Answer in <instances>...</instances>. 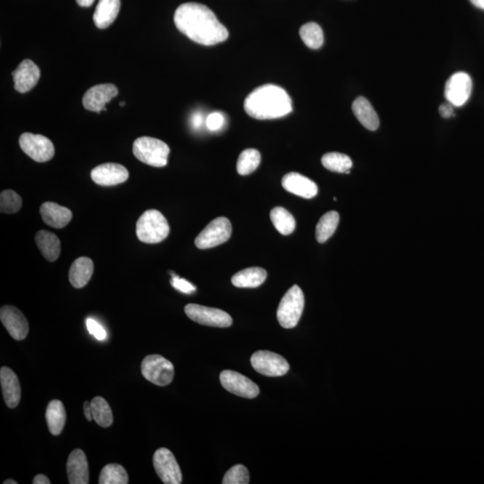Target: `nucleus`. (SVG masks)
Masks as SVG:
<instances>
[{"mask_svg": "<svg viewBox=\"0 0 484 484\" xmlns=\"http://www.w3.org/2000/svg\"><path fill=\"white\" fill-rule=\"evenodd\" d=\"M175 23L179 32L198 45L212 46L228 39L229 32L210 8L185 3L176 9Z\"/></svg>", "mask_w": 484, "mask_h": 484, "instance_id": "1", "label": "nucleus"}, {"mask_svg": "<svg viewBox=\"0 0 484 484\" xmlns=\"http://www.w3.org/2000/svg\"><path fill=\"white\" fill-rule=\"evenodd\" d=\"M244 110L256 120H274L293 111L291 99L280 86L266 85L254 90L244 102Z\"/></svg>", "mask_w": 484, "mask_h": 484, "instance_id": "2", "label": "nucleus"}, {"mask_svg": "<svg viewBox=\"0 0 484 484\" xmlns=\"http://www.w3.org/2000/svg\"><path fill=\"white\" fill-rule=\"evenodd\" d=\"M136 236L144 243H159L170 234L168 221L163 213L157 210H147L136 223Z\"/></svg>", "mask_w": 484, "mask_h": 484, "instance_id": "3", "label": "nucleus"}, {"mask_svg": "<svg viewBox=\"0 0 484 484\" xmlns=\"http://www.w3.org/2000/svg\"><path fill=\"white\" fill-rule=\"evenodd\" d=\"M170 147L159 139L143 136L133 145V153L142 163L154 167H164L168 163Z\"/></svg>", "mask_w": 484, "mask_h": 484, "instance_id": "4", "label": "nucleus"}, {"mask_svg": "<svg viewBox=\"0 0 484 484\" xmlns=\"http://www.w3.org/2000/svg\"><path fill=\"white\" fill-rule=\"evenodd\" d=\"M304 305L305 299L302 290L298 285H293L282 297L276 312L282 327L287 330L296 328L302 315Z\"/></svg>", "mask_w": 484, "mask_h": 484, "instance_id": "5", "label": "nucleus"}, {"mask_svg": "<svg viewBox=\"0 0 484 484\" xmlns=\"http://www.w3.org/2000/svg\"><path fill=\"white\" fill-rule=\"evenodd\" d=\"M141 371L145 380L160 387L172 383L175 378V366L169 360L158 355L145 357L142 362Z\"/></svg>", "mask_w": 484, "mask_h": 484, "instance_id": "6", "label": "nucleus"}, {"mask_svg": "<svg viewBox=\"0 0 484 484\" xmlns=\"http://www.w3.org/2000/svg\"><path fill=\"white\" fill-rule=\"evenodd\" d=\"M232 223L225 217H218L207 226L195 238V244L200 250L211 249L225 243L231 237Z\"/></svg>", "mask_w": 484, "mask_h": 484, "instance_id": "7", "label": "nucleus"}, {"mask_svg": "<svg viewBox=\"0 0 484 484\" xmlns=\"http://www.w3.org/2000/svg\"><path fill=\"white\" fill-rule=\"evenodd\" d=\"M254 370L268 377L284 376L290 370L284 357L269 350H257L250 359Z\"/></svg>", "mask_w": 484, "mask_h": 484, "instance_id": "8", "label": "nucleus"}, {"mask_svg": "<svg viewBox=\"0 0 484 484\" xmlns=\"http://www.w3.org/2000/svg\"><path fill=\"white\" fill-rule=\"evenodd\" d=\"M185 313L191 321L198 324L213 328H229L232 324V316L222 309L188 304Z\"/></svg>", "mask_w": 484, "mask_h": 484, "instance_id": "9", "label": "nucleus"}, {"mask_svg": "<svg viewBox=\"0 0 484 484\" xmlns=\"http://www.w3.org/2000/svg\"><path fill=\"white\" fill-rule=\"evenodd\" d=\"M19 145L28 156L38 163H45L52 159L55 154L54 144L45 136L24 133L20 136Z\"/></svg>", "mask_w": 484, "mask_h": 484, "instance_id": "10", "label": "nucleus"}, {"mask_svg": "<svg viewBox=\"0 0 484 484\" xmlns=\"http://www.w3.org/2000/svg\"><path fill=\"white\" fill-rule=\"evenodd\" d=\"M154 467L161 482L166 484H179L182 474L175 455L169 449L161 448L154 455Z\"/></svg>", "mask_w": 484, "mask_h": 484, "instance_id": "11", "label": "nucleus"}, {"mask_svg": "<svg viewBox=\"0 0 484 484\" xmlns=\"http://www.w3.org/2000/svg\"><path fill=\"white\" fill-rule=\"evenodd\" d=\"M473 82L469 74L458 72L446 81L445 96L446 101L454 107H461L469 100Z\"/></svg>", "mask_w": 484, "mask_h": 484, "instance_id": "12", "label": "nucleus"}, {"mask_svg": "<svg viewBox=\"0 0 484 484\" xmlns=\"http://www.w3.org/2000/svg\"><path fill=\"white\" fill-rule=\"evenodd\" d=\"M220 381L226 390L236 396L249 399L259 396V389L257 385L239 372L223 371L220 374Z\"/></svg>", "mask_w": 484, "mask_h": 484, "instance_id": "13", "label": "nucleus"}, {"mask_svg": "<svg viewBox=\"0 0 484 484\" xmlns=\"http://www.w3.org/2000/svg\"><path fill=\"white\" fill-rule=\"evenodd\" d=\"M0 319L11 337L17 341L26 339L29 325L19 309L14 306H3L0 309Z\"/></svg>", "mask_w": 484, "mask_h": 484, "instance_id": "14", "label": "nucleus"}, {"mask_svg": "<svg viewBox=\"0 0 484 484\" xmlns=\"http://www.w3.org/2000/svg\"><path fill=\"white\" fill-rule=\"evenodd\" d=\"M119 94V90L113 83H102L88 90L83 97V105L86 110L101 113L105 105Z\"/></svg>", "mask_w": 484, "mask_h": 484, "instance_id": "15", "label": "nucleus"}, {"mask_svg": "<svg viewBox=\"0 0 484 484\" xmlns=\"http://www.w3.org/2000/svg\"><path fill=\"white\" fill-rule=\"evenodd\" d=\"M129 170L119 163L101 164L91 172V178L96 184L110 187L128 181Z\"/></svg>", "mask_w": 484, "mask_h": 484, "instance_id": "16", "label": "nucleus"}, {"mask_svg": "<svg viewBox=\"0 0 484 484\" xmlns=\"http://www.w3.org/2000/svg\"><path fill=\"white\" fill-rule=\"evenodd\" d=\"M12 74H13L15 89L24 94V92H29L37 85L40 77V71L34 62L24 60Z\"/></svg>", "mask_w": 484, "mask_h": 484, "instance_id": "17", "label": "nucleus"}, {"mask_svg": "<svg viewBox=\"0 0 484 484\" xmlns=\"http://www.w3.org/2000/svg\"><path fill=\"white\" fill-rule=\"evenodd\" d=\"M68 483L70 484L89 483V467L85 452L74 449L67 462Z\"/></svg>", "mask_w": 484, "mask_h": 484, "instance_id": "18", "label": "nucleus"}, {"mask_svg": "<svg viewBox=\"0 0 484 484\" xmlns=\"http://www.w3.org/2000/svg\"><path fill=\"white\" fill-rule=\"evenodd\" d=\"M282 187L291 194L300 197L312 198L318 194V186L312 179L297 172H290L282 178Z\"/></svg>", "mask_w": 484, "mask_h": 484, "instance_id": "19", "label": "nucleus"}, {"mask_svg": "<svg viewBox=\"0 0 484 484\" xmlns=\"http://www.w3.org/2000/svg\"><path fill=\"white\" fill-rule=\"evenodd\" d=\"M0 383L6 405L11 409L17 408L21 400V387L17 374L11 369L2 367L0 370Z\"/></svg>", "mask_w": 484, "mask_h": 484, "instance_id": "20", "label": "nucleus"}, {"mask_svg": "<svg viewBox=\"0 0 484 484\" xmlns=\"http://www.w3.org/2000/svg\"><path fill=\"white\" fill-rule=\"evenodd\" d=\"M40 213L43 222L56 229L66 227L73 217V213L70 209L54 202H46L42 204Z\"/></svg>", "mask_w": 484, "mask_h": 484, "instance_id": "21", "label": "nucleus"}, {"mask_svg": "<svg viewBox=\"0 0 484 484\" xmlns=\"http://www.w3.org/2000/svg\"><path fill=\"white\" fill-rule=\"evenodd\" d=\"M94 262L89 257H81L74 260L70 270V281L72 287L80 289L91 280Z\"/></svg>", "mask_w": 484, "mask_h": 484, "instance_id": "22", "label": "nucleus"}, {"mask_svg": "<svg viewBox=\"0 0 484 484\" xmlns=\"http://www.w3.org/2000/svg\"><path fill=\"white\" fill-rule=\"evenodd\" d=\"M120 0H99L94 14L95 26L105 29L113 23L120 13Z\"/></svg>", "mask_w": 484, "mask_h": 484, "instance_id": "23", "label": "nucleus"}, {"mask_svg": "<svg viewBox=\"0 0 484 484\" xmlns=\"http://www.w3.org/2000/svg\"><path fill=\"white\" fill-rule=\"evenodd\" d=\"M353 111L364 128L374 131L380 127V119L371 102L364 97H358L353 104Z\"/></svg>", "mask_w": 484, "mask_h": 484, "instance_id": "24", "label": "nucleus"}, {"mask_svg": "<svg viewBox=\"0 0 484 484\" xmlns=\"http://www.w3.org/2000/svg\"><path fill=\"white\" fill-rule=\"evenodd\" d=\"M35 242L40 253L49 262H54L60 255V241L51 232L42 229L35 235Z\"/></svg>", "mask_w": 484, "mask_h": 484, "instance_id": "25", "label": "nucleus"}, {"mask_svg": "<svg viewBox=\"0 0 484 484\" xmlns=\"http://www.w3.org/2000/svg\"><path fill=\"white\" fill-rule=\"evenodd\" d=\"M67 414L63 403L60 400H52L46 409V421L52 435L58 436L66 424Z\"/></svg>", "mask_w": 484, "mask_h": 484, "instance_id": "26", "label": "nucleus"}, {"mask_svg": "<svg viewBox=\"0 0 484 484\" xmlns=\"http://www.w3.org/2000/svg\"><path fill=\"white\" fill-rule=\"evenodd\" d=\"M268 273L261 268H250L241 270L232 276V282L238 288H257L266 281Z\"/></svg>", "mask_w": 484, "mask_h": 484, "instance_id": "27", "label": "nucleus"}, {"mask_svg": "<svg viewBox=\"0 0 484 484\" xmlns=\"http://www.w3.org/2000/svg\"><path fill=\"white\" fill-rule=\"evenodd\" d=\"M339 220V213L336 211H331L321 217L316 227V239L319 243H324L332 237L337 231Z\"/></svg>", "mask_w": 484, "mask_h": 484, "instance_id": "28", "label": "nucleus"}, {"mask_svg": "<svg viewBox=\"0 0 484 484\" xmlns=\"http://www.w3.org/2000/svg\"><path fill=\"white\" fill-rule=\"evenodd\" d=\"M270 218H271L275 229L282 235L293 234L294 229H296V219L291 216L289 211L284 207H275L270 213Z\"/></svg>", "mask_w": 484, "mask_h": 484, "instance_id": "29", "label": "nucleus"}, {"mask_svg": "<svg viewBox=\"0 0 484 484\" xmlns=\"http://www.w3.org/2000/svg\"><path fill=\"white\" fill-rule=\"evenodd\" d=\"M92 418L95 423L102 428L110 427L113 424V411L106 400L102 396H96L91 401Z\"/></svg>", "mask_w": 484, "mask_h": 484, "instance_id": "30", "label": "nucleus"}, {"mask_svg": "<svg viewBox=\"0 0 484 484\" xmlns=\"http://www.w3.org/2000/svg\"><path fill=\"white\" fill-rule=\"evenodd\" d=\"M323 166L334 172L349 175L353 167V161L348 155L340 153H328L323 155Z\"/></svg>", "mask_w": 484, "mask_h": 484, "instance_id": "31", "label": "nucleus"}, {"mask_svg": "<svg viewBox=\"0 0 484 484\" xmlns=\"http://www.w3.org/2000/svg\"><path fill=\"white\" fill-rule=\"evenodd\" d=\"M100 484H128L129 476L122 465L108 464L105 465L99 477Z\"/></svg>", "mask_w": 484, "mask_h": 484, "instance_id": "32", "label": "nucleus"}, {"mask_svg": "<svg viewBox=\"0 0 484 484\" xmlns=\"http://www.w3.org/2000/svg\"><path fill=\"white\" fill-rule=\"evenodd\" d=\"M261 161V155L256 149H246L242 152L237 161L239 175L245 176L255 172Z\"/></svg>", "mask_w": 484, "mask_h": 484, "instance_id": "33", "label": "nucleus"}, {"mask_svg": "<svg viewBox=\"0 0 484 484\" xmlns=\"http://www.w3.org/2000/svg\"><path fill=\"white\" fill-rule=\"evenodd\" d=\"M300 35L309 49H318L324 43V33L321 27L316 23L304 24L300 29Z\"/></svg>", "mask_w": 484, "mask_h": 484, "instance_id": "34", "label": "nucleus"}, {"mask_svg": "<svg viewBox=\"0 0 484 484\" xmlns=\"http://www.w3.org/2000/svg\"><path fill=\"white\" fill-rule=\"evenodd\" d=\"M22 198L14 191H5L0 195V211L2 213H15L22 207Z\"/></svg>", "mask_w": 484, "mask_h": 484, "instance_id": "35", "label": "nucleus"}, {"mask_svg": "<svg viewBox=\"0 0 484 484\" xmlns=\"http://www.w3.org/2000/svg\"><path fill=\"white\" fill-rule=\"evenodd\" d=\"M223 484H248L250 483V474L247 468L242 465H236L225 474Z\"/></svg>", "mask_w": 484, "mask_h": 484, "instance_id": "36", "label": "nucleus"}, {"mask_svg": "<svg viewBox=\"0 0 484 484\" xmlns=\"http://www.w3.org/2000/svg\"><path fill=\"white\" fill-rule=\"evenodd\" d=\"M172 275L173 277L172 281H170V284H172V287H175L176 290L182 291L183 293L189 294L194 293L195 287L193 284H191V282L185 280V279L179 278L178 275H175L173 274Z\"/></svg>", "mask_w": 484, "mask_h": 484, "instance_id": "37", "label": "nucleus"}, {"mask_svg": "<svg viewBox=\"0 0 484 484\" xmlns=\"http://www.w3.org/2000/svg\"><path fill=\"white\" fill-rule=\"evenodd\" d=\"M86 327H88L89 333L92 334L96 339L104 340L106 338V332H105L104 328L98 322H96L95 319L88 318Z\"/></svg>", "mask_w": 484, "mask_h": 484, "instance_id": "38", "label": "nucleus"}, {"mask_svg": "<svg viewBox=\"0 0 484 484\" xmlns=\"http://www.w3.org/2000/svg\"><path fill=\"white\" fill-rule=\"evenodd\" d=\"M223 121L225 119L221 113H213L207 118L206 125L207 129L212 130V131H216L222 128Z\"/></svg>", "mask_w": 484, "mask_h": 484, "instance_id": "39", "label": "nucleus"}, {"mask_svg": "<svg viewBox=\"0 0 484 484\" xmlns=\"http://www.w3.org/2000/svg\"><path fill=\"white\" fill-rule=\"evenodd\" d=\"M439 113L445 119L454 116V106L451 104H443L440 105Z\"/></svg>", "mask_w": 484, "mask_h": 484, "instance_id": "40", "label": "nucleus"}, {"mask_svg": "<svg viewBox=\"0 0 484 484\" xmlns=\"http://www.w3.org/2000/svg\"><path fill=\"white\" fill-rule=\"evenodd\" d=\"M33 484H49L51 483V481L49 480V478L45 474H38V476H36L35 477L33 478Z\"/></svg>", "mask_w": 484, "mask_h": 484, "instance_id": "41", "label": "nucleus"}, {"mask_svg": "<svg viewBox=\"0 0 484 484\" xmlns=\"http://www.w3.org/2000/svg\"><path fill=\"white\" fill-rule=\"evenodd\" d=\"M83 412H85L86 418L88 419V421H91L92 419H94L92 418L91 402H85V405H83Z\"/></svg>", "mask_w": 484, "mask_h": 484, "instance_id": "42", "label": "nucleus"}, {"mask_svg": "<svg viewBox=\"0 0 484 484\" xmlns=\"http://www.w3.org/2000/svg\"><path fill=\"white\" fill-rule=\"evenodd\" d=\"M202 121H203V118H202L200 113H195L192 117V126L193 128L198 129L201 126Z\"/></svg>", "mask_w": 484, "mask_h": 484, "instance_id": "43", "label": "nucleus"}, {"mask_svg": "<svg viewBox=\"0 0 484 484\" xmlns=\"http://www.w3.org/2000/svg\"><path fill=\"white\" fill-rule=\"evenodd\" d=\"M76 2L80 7L88 8L94 4L95 0H76Z\"/></svg>", "mask_w": 484, "mask_h": 484, "instance_id": "44", "label": "nucleus"}, {"mask_svg": "<svg viewBox=\"0 0 484 484\" xmlns=\"http://www.w3.org/2000/svg\"><path fill=\"white\" fill-rule=\"evenodd\" d=\"M471 4L480 9L484 10V0H470Z\"/></svg>", "mask_w": 484, "mask_h": 484, "instance_id": "45", "label": "nucleus"}, {"mask_svg": "<svg viewBox=\"0 0 484 484\" xmlns=\"http://www.w3.org/2000/svg\"><path fill=\"white\" fill-rule=\"evenodd\" d=\"M4 484H17V482L14 480H7L5 481Z\"/></svg>", "mask_w": 484, "mask_h": 484, "instance_id": "46", "label": "nucleus"}, {"mask_svg": "<svg viewBox=\"0 0 484 484\" xmlns=\"http://www.w3.org/2000/svg\"><path fill=\"white\" fill-rule=\"evenodd\" d=\"M124 105H125V102H120V106H121V107H123Z\"/></svg>", "mask_w": 484, "mask_h": 484, "instance_id": "47", "label": "nucleus"}]
</instances>
